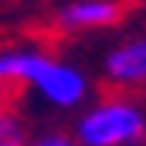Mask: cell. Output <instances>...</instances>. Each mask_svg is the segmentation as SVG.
Returning a JSON list of instances; mask_svg holds the SVG:
<instances>
[{
  "mask_svg": "<svg viewBox=\"0 0 146 146\" xmlns=\"http://www.w3.org/2000/svg\"><path fill=\"white\" fill-rule=\"evenodd\" d=\"M27 82L55 107H76L88 82L76 67L34 49H0V85Z\"/></svg>",
  "mask_w": 146,
  "mask_h": 146,
  "instance_id": "1",
  "label": "cell"
},
{
  "mask_svg": "<svg viewBox=\"0 0 146 146\" xmlns=\"http://www.w3.org/2000/svg\"><path fill=\"white\" fill-rule=\"evenodd\" d=\"M146 116L131 100H104L94 110H88L76 125L79 146H128L143 140Z\"/></svg>",
  "mask_w": 146,
  "mask_h": 146,
  "instance_id": "2",
  "label": "cell"
},
{
  "mask_svg": "<svg viewBox=\"0 0 146 146\" xmlns=\"http://www.w3.org/2000/svg\"><path fill=\"white\" fill-rule=\"evenodd\" d=\"M122 3L119 0H70L55 12V27L61 31H94V27H110L122 18Z\"/></svg>",
  "mask_w": 146,
  "mask_h": 146,
  "instance_id": "3",
  "label": "cell"
},
{
  "mask_svg": "<svg viewBox=\"0 0 146 146\" xmlns=\"http://www.w3.org/2000/svg\"><path fill=\"white\" fill-rule=\"evenodd\" d=\"M104 73L119 88L146 85V36H134L116 46L104 61Z\"/></svg>",
  "mask_w": 146,
  "mask_h": 146,
  "instance_id": "4",
  "label": "cell"
},
{
  "mask_svg": "<svg viewBox=\"0 0 146 146\" xmlns=\"http://www.w3.org/2000/svg\"><path fill=\"white\" fill-rule=\"evenodd\" d=\"M0 146H25V131L15 113L0 107Z\"/></svg>",
  "mask_w": 146,
  "mask_h": 146,
  "instance_id": "5",
  "label": "cell"
},
{
  "mask_svg": "<svg viewBox=\"0 0 146 146\" xmlns=\"http://www.w3.org/2000/svg\"><path fill=\"white\" fill-rule=\"evenodd\" d=\"M27 146H76L70 140V137H64V134H43V137H36L34 143H27Z\"/></svg>",
  "mask_w": 146,
  "mask_h": 146,
  "instance_id": "6",
  "label": "cell"
},
{
  "mask_svg": "<svg viewBox=\"0 0 146 146\" xmlns=\"http://www.w3.org/2000/svg\"><path fill=\"white\" fill-rule=\"evenodd\" d=\"M0 107H3V85H0Z\"/></svg>",
  "mask_w": 146,
  "mask_h": 146,
  "instance_id": "7",
  "label": "cell"
},
{
  "mask_svg": "<svg viewBox=\"0 0 146 146\" xmlns=\"http://www.w3.org/2000/svg\"><path fill=\"white\" fill-rule=\"evenodd\" d=\"M76 146H79V143H76Z\"/></svg>",
  "mask_w": 146,
  "mask_h": 146,
  "instance_id": "8",
  "label": "cell"
}]
</instances>
